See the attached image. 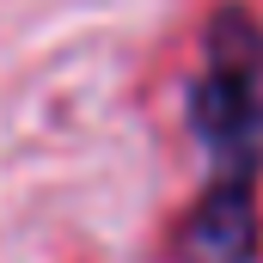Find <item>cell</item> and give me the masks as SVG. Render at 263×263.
Masks as SVG:
<instances>
[{"mask_svg": "<svg viewBox=\"0 0 263 263\" xmlns=\"http://www.w3.org/2000/svg\"><path fill=\"white\" fill-rule=\"evenodd\" d=\"M184 110H190V135L214 159V184L190 208L178 251L184 263H251L263 172V25L245 6L214 12Z\"/></svg>", "mask_w": 263, "mask_h": 263, "instance_id": "6da1fadb", "label": "cell"}]
</instances>
